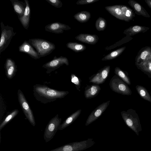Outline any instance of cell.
<instances>
[{
  "mask_svg": "<svg viewBox=\"0 0 151 151\" xmlns=\"http://www.w3.org/2000/svg\"><path fill=\"white\" fill-rule=\"evenodd\" d=\"M33 92L35 99L44 104L64 98L69 93L68 91H58L46 85L40 84H36L33 86Z\"/></svg>",
  "mask_w": 151,
  "mask_h": 151,
  "instance_id": "6da1fadb",
  "label": "cell"
},
{
  "mask_svg": "<svg viewBox=\"0 0 151 151\" xmlns=\"http://www.w3.org/2000/svg\"><path fill=\"white\" fill-rule=\"evenodd\" d=\"M28 41L35 49L40 58L50 54L55 48L54 44L45 40L32 38L29 39Z\"/></svg>",
  "mask_w": 151,
  "mask_h": 151,
  "instance_id": "7a4b0ae2",
  "label": "cell"
},
{
  "mask_svg": "<svg viewBox=\"0 0 151 151\" xmlns=\"http://www.w3.org/2000/svg\"><path fill=\"white\" fill-rule=\"evenodd\" d=\"M121 114L126 125L139 135L142 128L139 116L135 111L130 109L127 111H121Z\"/></svg>",
  "mask_w": 151,
  "mask_h": 151,
  "instance_id": "3957f363",
  "label": "cell"
},
{
  "mask_svg": "<svg viewBox=\"0 0 151 151\" xmlns=\"http://www.w3.org/2000/svg\"><path fill=\"white\" fill-rule=\"evenodd\" d=\"M95 142L93 138L65 144L49 151H82L93 146Z\"/></svg>",
  "mask_w": 151,
  "mask_h": 151,
  "instance_id": "277c9868",
  "label": "cell"
},
{
  "mask_svg": "<svg viewBox=\"0 0 151 151\" xmlns=\"http://www.w3.org/2000/svg\"><path fill=\"white\" fill-rule=\"evenodd\" d=\"M1 27V37L0 41V55L9 45L13 37L16 32L14 31L13 28L8 25L5 26L3 22L0 23Z\"/></svg>",
  "mask_w": 151,
  "mask_h": 151,
  "instance_id": "5b68a950",
  "label": "cell"
},
{
  "mask_svg": "<svg viewBox=\"0 0 151 151\" xmlns=\"http://www.w3.org/2000/svg\"><path fill=\"white\" fill-rule=\"evenodd\" d=\"M62 119L59 118L58 114H56L49 121L45 129L44 139L45 142H47L52 139L58 130L60 125Z\"/></svg>",
  "mask_w": 151,
  "mask_h": 151,
  "instance_id": "8992f818",
  "label": "cell"
},
{
  "mask_svg": "<svg viewBox=\"0 0 151 151\" xmlns=\"http://www.w3.org/2000/svg\"><path fill=\"white\" fill-rule=\"evenodd\" d=\"M109 85L113 91L124 95H130L132 91L125 82L116 75L111 78Z\"/></svg>",
  "mask_w": 151,
  "mask_h": 151,
  "instance_id": "52a82bcc",
  "label": "cell"
},
{
  "mask_svg": "<svg viewBox=\"0 0 151 151\" xmlns=\"http://www.w3.org/2000/svg\"><path fill=\"white\" fill-rule=\"evenodd\" d=\"M17 94L19 103L26 117L32 126H35L36 123L34 114L24 95L19 89L17 91Z\"/></svg>",
  "mask_w": 151,
  "mask_h": 151,
  "instance_id": "ba28073f",
  "label": "cell"
},
{
  "mask_svg": "<svg viewBox=\"0 0 151 151\" xmlns=\"http://www.w3.org/2000/svg\"><path fill=\"white\" fill-rule=\"evenodd\" d=\"M64 64L67 66L69 65L68 60L66 57L62 56L57 57L55 56L52 60L43 64L42 67L46 69L47 73L49 74Z\"/></svg>",
  "mask_w": 151,
  "mask_h": 151,
  "instance_id": "9c48e42d",
  "label": "cell"
},
{
  "mask_svg": "<svg viewBox=\"0 0 151 151\" xmlns=\"http://www.w3.org/2000/svg\"><path fill=\"white\" fill-rule=\"evenodd\" d=\"M110 70V65L105 66L89 77V82L97 85L104 83L108 77Z\"/></svg>",
  "mask_w": 151,
  "mask_h": 151,
  "instance_id": "30bf717a",
  "label": "cell"
},
{
  "mask_svg": "<svg viewBox=\"0 0 151 151\" xmlns=\"http://www.w3.org/2000/svg\"><path fill=\"white\" fill-rule=\"evenodd\" d=\"M110 102L109 100L102 103L92 111L87 119L85 126L89 125L100 116L107 108Z\"/></svg>",
  "mask_w": 151,
  "mask_h": 151,
  "instance_id": "8fae6325",
  "label": "cell"
},
{
  "mask_svg": "<svg viewBox=\"0 0 151 151\" xmlns=\"http://www.w3.org/2000/svg\"><path fill=\"white\" fill-rule=\"evenodd\" d=\"M71 29L68 25L59 22L49 24L45 27L46 31L55 34L62 33L64 31L68 30Z\"/></svg>",
  "mask_w": 151,
  "mask_h": 151,
  "instance_id": "7c38bea8",
  "label": "cell"
},
{
  "mask_svg": "<svg viewBox=\"0 0 151 151\" xmlns=\"http://www.w3.org/2000/svg\"><path fill=\"white\" fill-rule=\"evenodd\" d=\"M6 76L9 79H12L17 71V66L15 61L11 58L6 59L4 65Z\"/></svg>",
  "mask_w": 151,
  "mask_h": 151,
  "instance_id": "4fadbf2b",
  "label": "cell"
},
{
  "mask_svg": "<svg viewBox=\"0 0 151 151\" xmlns=\"http://www.w3.org/2000/svg\"><path fill=\"white\" fill-rule=\"evenodd\" d=\"M19 50L20 52L27 54L34 59H38L40 58L36 50L28 41L25 40L19 47Z\"/></svg>",
  "mask_w": 151,
  "mask_h": 151,
  "instance_id": "5bb4252c",
  "label": "cell"
},
{
  "mask_svg": "<svg viewBox=\"0 0 151 151\" xmlns=\"http://www.w3.org/2000/svg\"><path fill=\"white\" fill-rule=\"evenodd\" d=\"M151 58V47L146 46L141 49L135 58V63L138 65Z\"/></svg>",
  "mask_w": 151,
  "mask_h": 151,
  "instance_id": "9a60e30c",
  "label": "cell"
},
{
  "mask_svg": "<svg viewBox=\"0 0 151 151\" xmlns=\"http://www.w3.org/2000/svg\"><path fill=\"white\" fill-rule=\"evenodd\" d=\"M75 38L78 41L89 45L95 44L99 40V37L96 35L84 33H81Z\"/></svg>",
  "mask_w": 151,
  "mask_h": 151,
  "instance_id": "2e32d148",
  "label": "cell"
},
{
  "mask_svg": "<svg viewBox=\"0 0 151 151\" xmlns=\"http://www.w3.org/2000/svg\"><path fill=\"white\" fill-rule=\"evenodd\" d=\"M26 6L23 16L19 19L23 27L26 29H28L29 24L31 10L29 1L24 0Z\"/></svg>",
  "mask_w": 151,
  "mask_h": 151,
  "instance_id": "e0dca14e",
  "label": "cell"
},
{
  "mask_svg": "<svg viewBox=\"0 0 151 151\" xmlns=\"http://www.w3.org/2000/svg\"><path fill=\"white\" fill-rule=\"evenodd\" d=\"M13 6L14 12L17 15L18 18L23 15L26 4V2L18 0H10Z\"/></svg>",
  "mask_w": 151,
  "mask_h": 151,
  "instance_id": "ac0fdd59",
  "label": "cell"
},
{
  "mask_svg": "<svg viewBox=\"0 0 151 151\" xmlns=\"http://www.w3.org/2000/svg\"><path fill=\"white\" fill-rule=\"evenodd\" d=\"M101 90V87L97 85L87 86L85 88V96L87 99L93 98L98 95Z\"/></svg>",
  "mask_w": 151,
  "mask_h": 151,
  "instance_id": "d6986e66",
  "label": "cell"
},
{
  "mask_svg": "<svg viewBox=\"0 0 151 151\" xmlns=\"http://www.w3.org/2000/svg\"><path fill=\"white\" fill-rule=\"evenodd\" d=\"M130 6L133 8L135 14L146 17H150V15L146 10L139 3L134 0H129L128 2Z\"/></svg>",
  "mask_w": 151,
  "mask_h": 151,
  "instance_id": "ffe728a7",
  "label": "cell"
},
{
  "mask_svg": "<svg viewBox=\"0 0 151 151\" xmlns=\"http://www.w3.org/2000/svg\"><path fill=\"white\" fill-rule=\"evenodd\" d=\"M105 8L109 13L117 19L124 21V17L121 8V5L106 6Z\"/></svg>",
  "mask_w": 151,
  "mask_h": 151,
  "instance_id": "44dd1931",
  "label": "cell"
},
{
  "mask_svg": "<svg viewBox=\"0 0 151 151\" xmlns=\"http://www.w3.org/2000/svg\"><path fill=\"white\" fill-rule=\"evenodd\" d=\"M150 28L140 25L131 26L124 30L123 33L129 36H134L137 34L147 31Z\"/></svg>",
  "mask_w": 151,
  "mask_h": 151,
  "instance_id": "7402d4cb",
  "label": "cell"
},
{
  "mask_svg": "<svg viewBox=\"0 0 151 151\" xmlns=\"http://www.w3.org/2000/svg\"><path fill=\"white\" fill-rule=\"evenodd\" d=\"M81 111V109H78L69 116L60 124L58 130H62L73 123L79 116Z\"/></svg>",
  "mask_w": 151,
  "mask_h": 151,
  "instance_id": "603a6c76",
  "label": "cell"
},
{
  "mask_svg": "<svg viewBox=\"0 0 151 151\" xmlns=\"http://www.w3.org/2000/svg\"><path fill=\"white\" fill-rule=\"evenodd\" d=\"M0 98V123L8 113V105L5 99L1 94Z\"/></svg>",
  "mask_w": 151,
  "mask_h": 151,
  "instance_id": "cb8c5ba5",
  "label": "cell"
},
{
  "mask_svg": "<svg viewBox=\"0 0 151 151\" xmlns=\"http://www.w3.org/2000/svg\"><path fill=\"white\" fill-rule=\"evenodd\" d=\"M121 8L124 17V21L129 22L135 17L133 10L129 6L125 5H121Z\"/></svg>",
  "mask_w": 151,
  "mask_h": 151,
  "instance_id": "d4e9b609",
  "label": "cell"
},
{
  "mask_svg": "<svg viewBox=\"0 0 151 151\" xmlns=\"http://www.w3.org/2000/svg\"><path fill=\"white\" fill-rule=\"evenodd\" d=\"M74 18L78 22L84 23L87 22L91 17L90 12L87 11L79 12L74 16Z\"/></svg>",
  "mask_w": 151,
  "mask_h": 151,
  "instance_id": "484cf974",
  "label": "cell"
},
{
  "mask_svg": "<svg viewBox=\"0 0 151 151\" xmlns=\"http://www.w3.org/2000/svg\"><path fill=\"white\" fill-rule=\"evenodd\" d=\"M19 113V110L17 109L12 110L10 112H9L1 123H0V131L14 118Z\"/></svg>",
  "mask_w": 151,
  "mask_h": 151,
  "instance_id": "4316f807",
  "label": "cell"
},
{
  "mask_svg": "<svg viewBox=\"0 0 151 151\" xmlns=\"http://www.w3.org/2000/svg\"><path fill=\"white\" fill-rule=\"evenodd\" d=\"M66 45L67 48L76 52H82L86 48L84 45L77 42H68Z\"/></svg>",
  "mask_w": 151,
  "mask_h": 151,
  "instance_id": "83f0119b",
  "label": "cell"
},
{
  "mask_svg": "<svg viewBox=\"0 0 151 151\" xmlns=\"http://www.w3.org/2000/svg\"><path fill=\"white\" fill-rule=\"evenodd\" d=\"M125 46L123 47L111 52L103 58L102 61H106L113 60L118 57L123 52L126 48Z\"/></svg>",
  "mask_w": 151,
  "mask_h": 151,
  "instance_id": "f1b7e54d",
  "label": "cell"
},
{
  "mask_svg": "<svg viewBox=\"0 0 151 151\" xmlns=\"http://www.w3.org/2000/svg\"><path fill=\"white\" fill-rule=\"evenodd\" d=\"M114 73L115 75L120 78L127 84L130 85L131 81L130 79L125 72L121 69L119 67H116L114 68Z\"/></svg>",
  "mask_w": 151,
  "mask_h": 151,
  "instance_id": "f546056e",
  "label": "cell"
},
{
  "mask_svg": "<svg viewBox=\"0 0 151 151\" xmlns=\"http://www.w3.org/2000/svg\"><path fill=\"white\" fill-rule=\"evenodd\" d=\"M136 88L138 93L142 98L151 103V96L145 88L141 86L137 85Z\"/></svg>",
  "mask_w": 151,
  "mask_h": 151,
  "instance_id": "4dcf8cb0",
  "label": "cell"
},
{
  "mask_svg": "<svg viewBox=\"0 0 151 151\" xmlns=\"http://www.w3.org/2000/svg\"><path fill=\"white\" fill-rule=\"evenodd\" d=\"M106 20L104 18L99 17L96 21L95 27L97 31H103L106 28Z\"/></svg>",
  "mask_w": 151,
  "mask_h": 151,
  "instance_id": "1f68e13d",
  "label": "cell"
},
{
  "mask_svg": "<svg viewBox=\"0 0 151 151\" xmlns=\"http://www.w3.org/2000/svg\"><path fill=\"white\" fill-rule=\"evenodd\" d=\"M137 66L141 70L151 73V58Z\"/></svg>",
  "mask_w": 151,
  "mask_h": 151,
  "instance_id": "d6a6232c",
  "label": "cell"
},
{
  "mask_svg": "<svg viewBox=\"0 0 151 151\" xmlns=\"http://www.w3.org/2000/svg\"><path fill=\"white\" fill-rule=\"evenodd\" d=\"M71 81L75 85L77 90L80 91V87L81 80V79L74 73H72L70 76Z\"/></svg>",
  "mask_w": 151,
  "mask_h": 151,
  "instance_id": "836d02e7",
  "label": "cell"
},
{
  "mask_svg": "<svg viewBox=\"0 0 151 151\" xmlns=\"http://www.w3.org/2000/svg\"><path fill=\"white\" fill-rule=\"evenodd\" d=\"M52 6L57 8H60L63 6V4L60 0H45Z\"/></svg>",
  "mask_w": 151,
  "mask_h": 151,
  "instance_id": "e575fe53",
  "label": "cell"
},
{
  "mask_svg": "<svg viewBox=\"0 0 151 151\" xmlns=\"http://www.w3.org/2000/svg\"><path fill=\"white\" fill-rule=\"evenodd\" d=\"M99 0H78L76 4L77 5H86L93 3L99 1Z\"/></svg>",
  "mask_w": 151,
  "mask_h": 151,
  "instance_id": "d590c367",
  "label": "cell"
},
{
  "mask_svg": "<svg viewBox=\"0 0 151 151\" xmlns=\"http://www.w3.org/2000/svg\"><path fill=\"white\" fill-rule=\"evenodd\" d=\"M145 1L148 6L151 9V0H145Z\"/></svg>",
  "mask_w": 151,
  "mask_h": 151,
  "instance_id": "8d00e7d4",
  "label": "cell"
},
{
  "mask_svg": "<svg viewBox=\"0 0 151 151\" xmlns=\"http://www.w3.org/2000/svg\"></svg>",
  "mask_w": 151,
  "mask_h": 151,
  "instance_id": "74e56055",
  "label": "cell"
},
{
  "mask_svg": "<svg viewBox=\"0 0 151 151\" xmlns=\"http://www.w3.org/2000/svg\"></svg>",
  "mask_w": 151,
  "mask_h": 151,
  "instance_id": "f35d334b",
  "label": "cell"
}]
</instances>
